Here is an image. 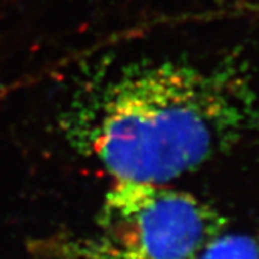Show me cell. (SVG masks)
I'll use <instances>...</instances> for the list:
<instances>
[{
  "instance_id": "1",
  "label": "cell",
  "mask_w": 259,
  "mask_h": 259,
  "mask_svg": "<svg viewBox=\"0 0 259 259\" xmlns=\"http://www.w3.org/2000/svg\"><path fill=\"white\" fill-rule=\"evenodd\" d=\"M259 122L249 75L233 61H136L72 95L61 127L115 182L166 185L193 171Z\"/></svg>"
},
{
  "instance_id": "2",
  "label": "cell",
  "mask_w": 259,
  "mask_h": 259,
  "mask_svg": "<svg viewBox=\"0 0 259 259\" xmlns=\"http://www.w3.org/2000/svg\"><path fill=\"white\" fill-rule=\"evenodd\" d=\"M225 229L222 214L193 194L115 182L95 233L65 249L81 259H199Z\"/></svg>"
},
{
  "instance_id": "3",
  "label": "cell",
  "mask_w": 259,
  "mask_h": 259,
  "mask_svg": "<svg viewBox=\"0 0 259 259\" xmlns=\"http://www.w3.org/2000/svg\"><path fill=\"white\" fill-rule=\"evenodd\" d=\"M199 259H259V242L249 235H219Z\"/></svg>"
},
{
  "instance_id": "4",
  "label": "cell",
  "mask_w": 259,
  "mask_h": 259,
  "mask_svg": "<svg viewBox=\"0 0 259 259\" xmlns=\"http://www.w3.org/2000/svg\"><path fill=\"white\" fill-rule=\"evenodd\" d=\"M249 8L253 10V12H258V10H259V0H258V2H253V5H252V6H249Z\"/></svg>"
}]
</instances>
